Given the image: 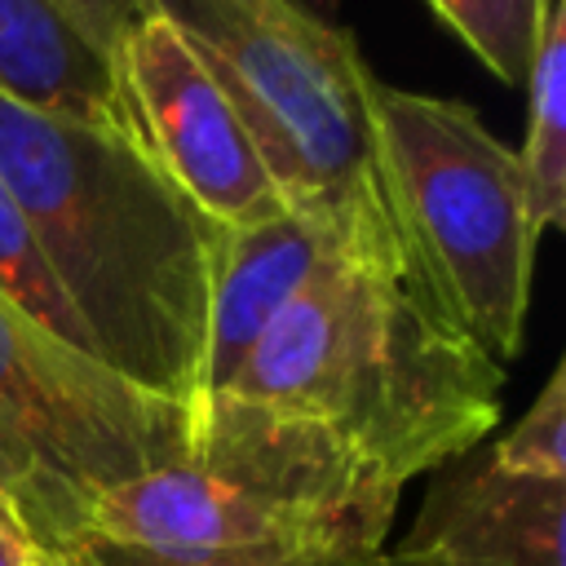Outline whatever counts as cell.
Returning <instances> with one entry per match:
<instances>
[{"label": "cell", "instance_id": "5b68a950", "mask_svg": "<svg viewBox=\"0 0 566 566\" xmlns=\"http://www.w3.org/2000/svg\"><path fill=\"white\" fill-rule=\"evenodd\" d=\"M371 111L411 274L504 367L522 345L539 243L517 150L495 142L464 102L376 80Z\"/></svg>", "mask_w": 566, "mask_h": 566}, {"label": "cell", "instance_id": "5bb4252c", "mask_svg": "<svg viewBox=\"0 0 566 566\" xmlns=\"http://www.w3.org/2000/svg\"><path fill=\"white\" fill-rule=\"evenodd\" d=\"M0 491L22 509L44 553H62L84 539L88 500L62 486L57 478H49L40 460L9 429H0Z\"/></svg>", "mask_w": 566, "mask_h": 566}, {"label": "cell", "instance_id": "44dd1931", "mask_svg": "<svg viewBox=\"0 0 566 566\" xmlns=\"http://www.w3.org/2000/svg\"><path fill=\"white\" fill-rule=\"evenodd\" d=\"M376 566H398V562H394L389 553H380V557H376Z\"/></svg>", "mask_w": 566, "mask_h": 566}, {"label": "cell", "instance_id": "8fae6325", "mask_svg": "<svg viewBox=\"0 0 566 566\" xmlns=\"http://www.w3.org/2000/svg\"><path fill=\"white\" fill-rule=\"evenodd\" d=\"M526 93H531V115L517 164L526 181L531 221L544 234L566 226V4L562 0H553L544 18Z\"/></svg>", "mask_w": 566, "mask_h": 566}, {"label": "cell", "instance_id": "30bf717a", "mask_svg": "<svg viewBox=\"0 0 566 566\" xmlns=\"http://www.w3.org/2000/svg\"><path fill=\"white\" fill-rule=\"evenodd\" d=\"M0 93L142 142L115 57L97 49L57 0H0Z\"/></svg>", "mask_w": 566, "mask_h": 566}, {"label": "cell", "instance_id": "ffe728a7", "mask_svg": "<svg viewBox=\"0 0 566 566\" xmlns=\"http://www.w3.org/2000/svg\"><path fill=\"white\" fill-rule=\"evenodd\" d=\"M31 566H80V562L71 557V548H62V553H40Z\"/></svg>", "mask_w": 566, "mask_h": 566}, {"label": "cell", "instance_id": "2e32d148", "mask_svg": "<svg viewBox=\"0 0 566 566\" xmlns=\"http://www.w3.org/2000/svg\"><path fill=\"white\" fill-rule=\"evenodd\" d=\"M57 4H62V9L75 18V27H80L97 49H106L111 57H115L124 31L146 13V0H57Z\"/></svg>", "mask_w": 566, "mask_h": 566}, {"label": "cell", "instance_id": "3957f363", "mask_svg": "<svg viewBox=\"0 0 566 566\" xmlns=\"http://www.w3.org/2000/svg\"><path fill=\"white\" fill-rule=\"evenodd\" d=\"M398 491L327 424L203 389L190 398L186 451L93 495L84 539L208 566L371 562Z\"/></svg>", "mask_w": 566, "mask_h": 566}, {"label": "cell", "instance_id": "7a4b0ae2", "mask_svg": "<svg viewBox=\"0 0 566 566\" xmlns=\"http://www.w3.org/2000/svg\"><path fill=\"white\" fill-rule=\"evenodd\" d=\"M504 367L411 274L327 256L226 394L327 424L389 482L460 460L500 420Z\"/></svg>", "mask_w": 566, "mask_h": 566}, {"label": "cell", "instance_id": "ac0fdd59", "mask_svg": "<svg viewBox=\"0 0 566 566\" xmlns=\"http://www.w3.org/2000/svg\"><path fill=\"white\" fill-rule=\"evenodd\" d=\"M40 553H44V548H40L31 522H27L22 509L0 491V566H31Z\"/></svg>", "mask_w": 566, "mask_h": 566}, {"label": "cell", "instance_id": "9c48e42d", "mask_svg": "<svg viewBox=\"0 0 566 566\" xmlns=\"http://www.w3.org/2000/svg\"><path fill=\"white\" fill-rule=\"evenodd\" d=\"M327 256H336V248L296 212H279L256 226H226L212 265L199 394L230 385V376L252 354L274 314L301 292V283Z\"/></svg>", "mask_w": 566, "mask_h": 566}, {"label": "cell", "instance_id": "4fadbf2b", "mask_svg": "<svg viewBox=\"0 0 566 566\" xmlns=\"http://www.w3.org/2000/svg\"><path fill=\"white\" fill-rule=\"evenodd\" d=\"M0 296H9L18 310H27L35 323H44L49 332H57L62 340H71L75 349L93 354L71 305L62 301L57 283L49 279L44 261H40V248L31 239V226L13 199V190L4 186L0 177Z\"/></svg>", "mask_w": 566, "mask_h": 566}, {"label": "cell", "instance_id": "52a82bcc", "mask_svg": "<svg viewBox=\"0 0 566 566\" xmlns=\"http://www.w3.org/2000/svg\"><path fill=\"white\" fill-rule=\"evenodd\" d=\"M115 75L142 146L199 212L221 226H256L287 212L226 93L168 18L146 9L124 31Z\"/></svg>", "mask_w": 566, "mask_h": 566}, {"label": "cell", "instance_id": "d6986e66", "mask_svg": "<svg viewBox=\"0 0 566 566\" xmlns=\"http://www.w3.org/2000/svg\"><path fill=\"white\" fill-rule=\"evenodd\" d=\"M287 4H296V9H305L314 18H323V22H336V4L340 0H287Z\"/></svg>", "mask_w": 566, "mask_h": 566}, {"label": "cell", "instance_id": "ba28073f", "mask_svg": "<svg viewBox=\"0 0 566 566\" xmlns=\"http://www.w3.org/2000/svg\"><path fill=\"white\" fill-rule=\"evenodd\" d=\"M566 478H526L491 451L438 478L411 535L389 553L398 566H562Z\"/></svg>", "mask_w": 566, "mask_h": 566}, {"label": "cell", "instance_id": "277c9868", "mask_svg": "<svg viewBox=\"0 0 566 566\" xmlns=\"http://www.w3.org/2000/svg\"><path fill=\"white\" fill-rule=\"evenodd\" d=\"M146 9L168 18L217 80L283 208L336 256L411 274L380 168L376 75L358 40L287 0H146Z\"/></svg>", "mask_w": 566, "mask_h": 566}, {"label": "cell", "instance_id": "e0dca14e", "mask_svg": "<svg viewBox=\"0 0 566 566\" xmlns=\"http://www.w3.org/2000/svg\"><path fill=\"white\" fill-rule=\"evenodd\" d=\"M71 557L80 566H208V562H159V557L128 553V548H115V544H102V539L71 544ZM287 566H376V557L371 562H287Z\"/></svg>", "mask_w": 566, "mask_h": 566}, {"label": "cell", "instance_id": "6da1fadb", "mask_svg": "<svg viewBox=\"0 0 566 566\" xmlns=\"http://www.w3.org/2000/svg\"><path fill=\"white\" fill-rule=\"evenodd\" d=\"M0 177L93 358L146 394L190 402L226 226L199 212L133 133L4 93Z\"/></svg>", "mask_w": 566, "mask_h": 566}, {"label": "cell", "instance_id": "9a60e30c", "mask_svg": "<svg viewBox=\"0 0 566 566\" xmlns=\"http://www.w3.org/2000/svg\"><path fill=\"white\" fill-rule=\"evenodd\" d=\"M491 460L526 478H566V363L553 367L531 411L491 447Z\"/></svg>", "mask_w": 566, "mask_h": 566}, {"label": "cell", "instance_id": "8992f818", "mask_svg": "<svg viewBox=\"0 0 566 566\" xmlns=\"http://www.w3.org/2000/svg\"><path fill=\"white\" fill-rule=\"evenodd\" d=\"M0 429L93 500L172 464L190 438V402L128 385L0 296Z\"/></svg>", "mask_w": 566, "mask_h": 566}, {"label": "cell", "instance_id": "7c38bea8", "mask_svg": "<svg viewBox=\"0 0 566 566\" xmlns=\"http://www.w3.org/2000/svg\"><path fill=\"white\" fill-rule=\"evenodd\" d=\"M429 4L478 53V62L495 80L526 84L553 0H429Z\"/></svg>", "mask_w": 566, "mask_h": 566}]
</instances>
